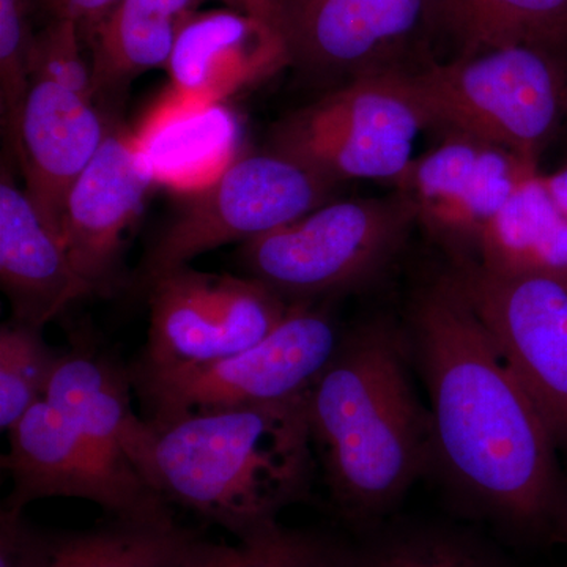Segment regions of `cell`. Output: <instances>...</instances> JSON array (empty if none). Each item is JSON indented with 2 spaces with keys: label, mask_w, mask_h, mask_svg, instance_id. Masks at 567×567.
Returning a JSON list of instances; mask_svg holds the SVG:
<instances>
[{
  "label": "cell",
  "mask_w": 567,
  "mask_h": 567,
  "mask_svg": "<svg viewBox=\"0 0 567 567\" xmlns=\"http://www.w3.org/2000/svg\"><path fill=\"white\" fill-rule=\"evenodd\" d=\"M435 466L462 505L520 543L567 540V477L535 399L450 274L410 306Z\"/></svg>",
  "instance_id": "1"
},
{
  "label": "cell",
  "mask_w": 567,
  "mask_h": 567,
  "mask_svg": "<svg viewBox=\"0 0 567 567\" xmlns=\"http://www.w3.org/2000/svg\"><path fill=\"white\" fill-rule=\"evenodd\" d=\"M410 361L405 330L365 320L344 330L305 393L319 475L336 513L361 535L382 525L435 466L431 413Z\"/></svg>",
  "instance_id": "2"
},
{
  "label": "cell",
  "mask_w": 567,
  "mask_h": 567,
  "mask_svg": "<svg viewBox=\"0 0 567 567\" xmlns=\"http://www.w3.org/2000/svg\"><path fill=\"white\" fill-rule=\"evenodd\" d=\"M137 475L237 540L274 532L311 496L319 465L305 394L155 424L134 416L122 440Z\"/></svg>",
  "instance_id": "3"
},
{
  "label": "cell",
  "mask_w": 567,
  "mask_h": 567,
  "mask_svg": "<svg viewBox=\"0 0 567 567\" xmlns=\"http://www.w3.org/2000/svg\"><path fill=\"white\" fill-rule=\"evenodd\" d=\"M561 47L509 44L401 71L431 125L537 164L565 107Z\"/></svg>",
  "instance_id": "4"
},
{
  "label": "cell",
  "mask_w": 567,
  "mask_h": 567,
  "mask_svg": "<svg viewBox=\"0 0 567 567\" xmlns=\"http://www.w3.org/2000/svg\"><path fill=\"white\" fill-rule=\"evenodd\" d=\"M404 193L333 200L240 246L248 276L287 303H322L375 282L416 226Z\"/></svg>",
  "instance_id": "5"
},
{
  "label": "cell",
  "mask_w": 567,
  "mask_h": 567,
  "mask_svg": "<svg viewBox=\"0 0 567 567\" xmlns=\"http://www.w3.org/2000/svg\"><path fill=\"white\" fill-rule=\"evenodd\" d=\"M342 333L327 306L298 303L274 333L244 352L183 368L132 363L130 377L141 417L164 424L303 395L333 357Z\"/></svg>",
  "instance_id": "6"
},
{
  "label": "cell",
  "mask_w": 567,
  "mask_h": 567,
  "mask_svg": "<svg viewBox=\"0 0 567 567\" xmlns=\"http://www.w3.org/2000/svg\"><path fill=\"white\" fill-rule=\"evenodd\" d=\"M339 183L278 151L237 159L193 194L181 215L153 241L134 282L142 292L196 257L246 244L330 203Z\"/></svg>",
  "instance_id": "7"
},
{
  "label": "cell",
  "mask_w": 567,
  "mask_h": 567,
  "mask_svg": "<svg viewBox=\"0 0 567 567\" xmlns=\"http://www.w3.org/2000/svg\"><path fill=\"white\" fill-rule=\"evenodd\" d=\"M427 115L401 73L341 85L275 126L271 148L341 183H398L413 159Z\"/></svg>",
  "instance_id": "8"
},
{
  "label": "cell",
  "mask_w": 567,
  "mask_h": 567,
  "mask_svg": "<svg viewBox=\"0 0 567 567\" xmlns=\"http://www.w3.org/2000/svg\"><path fill=\"white\" fill-rule=\"evenodd\" d=\"M290 66L342 84L412 70L434 44V0H281Z\"/></svg>",
  "instance_id": "9"
},
{
  "label": "cell",
  "mask_w": 567,
  "mask_h": 567,
  "mask_svg": "<svg viewBox=\"0 0 567 567\" xmlns=\"http://www.w3.org/2000/svg\"><path fill=\"white\" fill-rule=\"evenodd\" d=\"M151 327L133 363L183 368L210 363L259 344L292 305L251 276L204 274L182 267L147 290Z\"/></svg>",
  "instance_id": "10"
},
{
  "label": "cell",
  "mask_w": 567,
  "mask_h": 567,
  "mask_svg": "<svg viewBox=\"0 0 567 567\" xmlns=\"http://www.w3.org/2000/svg\"><path fill=\"white\" fill-rule=\"evenodd\" d=\"M447 274L567 454V274L502 275L472 260L454 262Z\"/></svg>",
  "instance_id": "11"
},
{
  "label": "cell",
  "mask_w": 567,
  "mask_h": 567,
  "mask_svg": "<svg viewBox=\"0 0 567 567\" xmlns=\"http://www.w3.org/2000/svg\"><path fill=\"white\" fill-rule=\"evenodd\" d=\"M2 466L13 481L3 505L25 509L43 498L95 503L112 518L171 520L173 511L141 477L123 475L47 399L24 413L9 432Z\"/></svg>",
  "instance_id": "12"
},
{
  "label": "cell",
  "mask_w": 567,
  "mask_h": 567,
  "mask_svg": "<svg viewBox=\"0 0 567 567\" xmlns=\"http://www.w3.org/2000/svg\"><path fill=\"white\" fill-rule=\"evenodd\" d=\"M537 171V164L506 148L447 132L413 159L395 186L415 207L417 223L457 262L472 259L484 227Z\"/></svg>",
  "instance_id": "13"
},
{
  "label": "cell",
  "mask_w": 567,
  "mask_h": 567,
  "mask_svg": "<svg viewBox=\"0 0 567 567\" xmlns=\"http://www.w3.org/2000/svg\"><path fill=\"white\" fill-rule=\"evenodd\" d=\"M155 185L134 133L107 132L102 147L66 196L62 237L93 295L111 293L123 276L126 235Z\"/></svg>",
  "instance_id": "14"
},
{
  "label": "cell",
  "mask_w": 567,
  "mask_h": 567,
  "mask_svg": "<svg viewBox=\"0 0 567 567\" xmlns=\"http://www.w3.org/2000/svg\"><path fill=\"white\" fill-rule=\"evenodd\" d=\"M107 132L92 100L55 82H31L21 112L17 153L25 193L55 233L62 235L63 207L71 186L91 164Z\"/></svg>",
  "instance_id": "15"
},
{
  "label": "cell",
  "mask_w": 567,
  "mask_h": 567,
  "mask_svg": "<svg viewBox=\"0 0 567 567\" xmlns=\"http://www.w3.org/2000/svg\"><path fill=\"white\" fill-rule=\"evenodd\" d=\"M287 66L289 50L275 24L226 9L197 11L186 22L166 70L174 92L224 103Z\"/></svg>",
  "instance_id": "16"
},
{
  "label": "cell",
  "mask_w": 567,
  "mask_h": 567,
  "mask_svg": "<svg viewBox=\"0 0 567 567\" xmlns=\"http://www.w3.org/2000/svg\"><path fill=\"white\" fill-rule=\"evenodd\" d=\"M0 282L13 320L40 330L93 295L71 262L62 235L44 221L6 166L0 181Z\"/></svg>",
  "instance_id": "17"
},
{
  "label": "cell",
  "mask_w": 567,
  "mask_h": 567,
  "mask_svg": "<svg viewBox=\"0 0 567 567\" xmlns=\"http://www.w3.org/2000/svg\"><path fill=\"white\" fill-rule=\"evenodd\" d=\"M153 181L181 193L207 188L238 158V125L224 103L171 89L134 133Z\"/></svg>",
  "instance_id": "18"
},
{
  "label": "cell",
  "mask_w": 567,
  "mask_h": 567,
  "mask_svg": "<svg viewBox=\"0 0 567 567\" xmlns=\"http://www.w3.org/2000/svg\"><path fill=\"white\" fill-rule=\"evenodd\" d=\"M132 394L128 365L96 344L91 333L78 331L71 334L69 349L62 350L44 399L69 417L112 468L141 477L122 446L136 416Z\"/></svg>",
  "instance_id": "19"
},
{
  "label": "cell",
  "mask_w": 567,
  "mask_h": 567,
  "mask_svg": "<svg viewBox=\"0 0 567 567\" xmlns=\"http://www.w3.org/2000/svg\"><path fill=\"white\" fill-rule=\"evenodd\" d=\"M204 0H118L82 39L96 92H117L145 71L166 69L186 22Z\"/></svg>",
  "instance_id": "20"
},
{
  "label": "cell",
  "mask_w": 567,
  "mask_h": 567,
  "mask_svg": "<svg viewBox=\"0 0 567 567\" xmlns=\"http://www.w3.org/2000/svg\"><path fill=\"white\" fill-rule=\"evenodd\" d=\"M199 539L174 518H111L85 532L35 528L28 567H178Z\"/></svg>",
  "instance_id": "21"
},
{
  "label": "cell",
  "mask_w": 567,
  "mask_h": 567,
  "mask_svg": "<svg viewBox=\"0 0 567 567\" xmlns=\"http://www.w3.org/2000/svg\"><path fill=\"white\" fill-rule=\"evenodd\" d=\"M466 260L502 275L567 274V219L539 171L488 221Z\"/></svg>",
  "instance_id": "22"
},
{
  "label": "cell",
  "mask_w": 567,
  "mask_h": 567,
  "mask_svg": "<svg viewBox=\"0 0 567 567\" xmlns=\"http://www.w3.org/2000/svg\"><path fill=\"white\" fill-rule=\"evenodd\" d=\"M436 41L453 58L509 44L565 47L567 0H434Z\"/></svg>",
  "instance_id": "23"
},
{
  "label": "cell",
  "mask_w": 567,
  "mask_h": 567,
  "mask_svg": "<svg viewBox=\"0 0 567 567\" xmlns=\"http://www.w3.org/2000/svg\"><path fill=\"white\" fill-rule=\"evenodd\" d=\"M349 567H511L495 548L464 529L391 524L364 533Z\"/></svg>",
  "instance_id": "24"
},
{
  "label": "cell",
  "mask_w": 567,
  "mask_h": 567,
  "mask_svg": "<svg viewBox=\"0 0 567 567\" xmlns=\"http://www.w3.org/2000/svg\"><path fill=\"white\" fill-rule=\"evenodd\" d=\"M352 551L327 533L279 525L237 546L199 539L178 567H349Z\"/></svg>",
  "instance_id": "25"
},
{
  "label": "cell",
  "mask_w": 567,
  "mask_h": 567,
  "mask_svg": "<svg viewBox=\"0 0 567 567\" xmlns=\"http://www.w3.org/2000/svg\"><path fill=\"white\" fill-rule=\"evenodd\" d=\"M62 350L52 349L40 328L11 320L0 328V427L9 432L44 399Z\"/></svg>",
  "instance_id": "26"
},
{
  "label": "cell",
  "mask_w": 567,
  "mask_h": 567,
  "mask_svg": "<svg viewBox=\"0 0 567 567\" xmlns=\"http://www.w3.org/2000/svg\"><path fill=\"white\" fill-rule=\"evenodd\" d=\"M31 0H0V103L3 125L17 148L25 96L31 89Z\"/></svg>",
  "instance_id": "27"
},
{
  "label": "cell",
  "mask_w": 567,
  "mask_h": 567,
  "mask_svg": "<svg viewBox=\"0 0 567 567\" xmlns=\"http://www.w3.org/2000/svg\"><path fill=\"white\" fill-rule=\"evenodd\" d=\"M80 24L63 18H51L39 33L33 35L29 73L31 82L44 80L61 84L84 99L95 102L91 62L82 54Z\"/></svg>",
  "instance_id": "28"
},
{
  "label": "cell",
  "mask_w": 567,
  "mask_h": 567,
  "mask_svg": "<svg viewBox=\"0 0 567 567\" xmlns=\"http://www.w3.org/2000/svg\"><path fill=\"white\" fill-rule=\"evenodd\" d=\"M33 529L24 509L2 505L0 509V567H28Z\"/></svg>",
  "instance_id": "29"
},
{
  "label": "cell",
  "mask_w": 567,
  "mask_h": 567,
  "mask_svg": "<svg viewBox=\"0 0 567 567\" xmlns=\"http://www.w3.org/2000/svg\"><path fill=\"white\" fill-rule=\"evenodd\" d=\"M117 2L118 0H43L51 18L78 22L82 33L99 24Z\"/></svg>",
  "instance_id": "30"
},
{
  "label": "cell",
  "mask_w": 567,
  "mask_h": 567,
  "mask_svg": "<svg viewBox=\"0 0 567 567\" xmlns=\"http://www.w3.org/2000/svg\"><path fill=\"white\" fill-rule=\"evenodd\" d=\"M227 9L241 11L270 21L278 28V2L276 0H219Z\"/></svg>",
  "instance_id": "31"
},
{
  "label": "cell",
  "mask_w": 567,
  "mask_h": 567,
  "mask_svg": "<svg viewBox=\"0 0 567 567\" xmlns=\"http://www.w3.org/2000/svg\"><path fill=\"white\" fill-rule=\"evenodd\" d=\"M543 181L558 210L567 219V164L557 173L543 175Z\"/></svg>",
  "instance_id": "32"
},
{
  "label": "cell",
  "mask_w": 567,
  "mask_h": 567,
  "mask_svg": "<svg viewBox=\"0 0 567 567\" xmlns=\"http://www.w3.org/2000/svg\"><path fill=\"white\" fill-rule=\"evenodd\" d=\"M276 2H278V13H279V2H281V0H276Z\"/></svg>",
  "instance_id": "33"
},
{
  "label": "cell",
  "mask_w": 567,
  "mask_h": 567,
  "mask_svg": "<svg viewBox=\"0 0 567 567\" xmlns=\"http://www.w3.org/2000/svg\"><path fill=\"white\" fill-rule=\"evenodd\" d=\"M566 544H567V540H566Z\"/></svg>",
  "instance_id": "34"
}]
</instances>
